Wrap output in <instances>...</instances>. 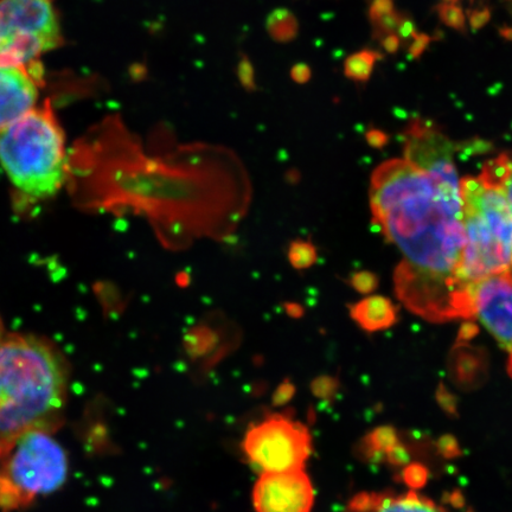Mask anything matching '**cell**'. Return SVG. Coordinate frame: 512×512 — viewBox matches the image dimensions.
I'll return each mask as SVG.
<instances>
[{
	"instance_id": "obj_1",
	"label": "cell",
	"mask_w": 512,
	"mask_h": 512,
	"mask_svg": "<svg viewBox=\"0 0 512 512\" xmlns=\"http://www.w3.org/2000/svg\"><path fill=\"white\" fill-rule=\"evenodd\" d=\"M373 224L402 255L394 290L414 315L431 323L476 317L475 287L459 277L465 247L460 181L390 159L371 175Z\"/></svg>"
},
{
	"instance_id": "obj_2",
	"label": "cell",
	"mask_w": 512,
	"mask_h": 512,
	"mask_svg": "<svg viewBox=\"0 0 512 512\" xmlns=\"http://www.w3.org/2000/svg\"><path fill=\"white\" fill-rule=\"evenodd\" d=\"M119 172L118 197L143 214L160 243L183 252L197 241H228L245 221L253 201L247 166L229 147L181 144L147 157L128 138Z\"/></svg>"
},
{
	"instance_id": "obj_3",
	"label": "cell",
	"mask_w": 512,
	"mask_h": 512,
	"mask_svg": "<svg viewBox=\"0 0 512 512\" xmlns=\"http://www.w3.org/2000/svg\"><path fill=\"white\" fill-rule=\"evenodd\" d=\"M68 382L67 361L53 343L0 335V457L24 434L59 430Z\"/></svg>"
},
{
	"instance_id": "obj_4",
	"label": "cell",
	"mask_w": 512,
	"mask_h": 512,
	"mask_svg": "<svg viewBox=\"0 0 512 512\" xmlns=\"http://www.w3.org/2000/svg\"><path fill=\"white\" fill-rule=\"evenodd\" d=\"M0 165L14 187L34 200H47L64 187L66 136L50 100L0 128Z\"/></svg>"
},
{
	"instance_id": "obj_5",
	"label": "cell",
	"mask_w": 512,
	"mask_h": 512,
	"mask_svg": "<svg viewBox=\"0 0 512 512\" xmlns=\"http://www.w3.org/2000/svg\"><path fill=\"white\" fill-rule=\"evenodd\" d=\"M465 247L459 277L473 288L503 278L512 285V209L507 197L482 178L460 181Z\"/></svg>"
},
{
	"instance_id": "obj_6",
	"label": "cell",
	"mask_w": 512,
	"mask_h": 512,
	"mask_svg": "<svg viewBox=\"0 0 512 512\" xmlns=\"http://www.w3.org/2000/svg\"><path fill=\"white\" fill-rule=\"evenodd\" d=\"M66 450L53 434L30 432L0 457V512H18L66 483Z\"/></svg>"
},
{
	"instance_id": "obj_7",
	"label": "cell",
	"mask_w": 512,
	"mask_h": 512,
	"mask_svg": "<svg viewBox=\"0 0 512 512\" xmlns=\"http://www.w3.org/2000/svg\"><path fill=\"white\" fill-rule=\"evenodd\" d=\"M63 43L55 0H0V63H34Z\"/></svg>"
},
{
	"instance_id": "obj_8",
	"label": "cell",
	"mask_w": 512,
	"mask_h": 512,
	"mask_svg": "<svg viewBox=\"0 0 512 512\" xmlns=\"http://www.w3.org/2000/svg\"><path fill=\"white\" fill-rule=\"evenodd\" d=\"M312 434L284 413L267 415L248 428L242 450L261 472L304 470L312 454Z\"/></svg>"
},
{
	"instance_id": "obj_9",
	"label": "cell",
	"mask_w": 512,
	"mask_h": 512,
	"mask_svg": "<svg viewBox=\"0 0 512 512\" xmlns=\"http://www.w3.org/2000/svg\"><path fill=\"white\" fill-rule=\"evenodd\" d=\"M241 343L242 331L238 323L215 311L185 330L182 350L197 379L204 380L232 356Z\"/></svg>"
},
{
	"instance_id": "obj_10",
	"label": "cell",
	"mask_w": 512,
	"mask_h": 512,
	"mask_svg": "<svg viewBox=\"0 0 512 512\" xmlns=\"http://www.w3.org/2000/svg\"><path fill=\"white\" fill-rule=\"evenodd\" d=\"M253 505L256 512H312L315 488L304 470L262 472Z\"/></svg>"
},
{
	"instance_id": "obj_11",
	"label": "cell",
	"mask_w": 512,
	"mask_h": 512,
	"mask_svg": "<svg viewBox=\"0 0 512 512\" xmlns=\"http://www.w3.org/2000/svg\"><path fill=\"white\" fill-rule=\"evenodd\" d=\"M43 87L40 61L0 63V128L15 123L37 107Z\"/></svg>"
},
{
	"instance_id": "obj_12",
	"label": "cell",
	"mask_w": 512,
	"mask_h": 512,
	"mask_svg": "<svg viewBox=\"0 0 512 512\" xmlns=\"http://www.w3.org/2000/svg\"><path fill=\"white\" fill-rule=\"evenodd\" d=\"M456 151L450 139L428 121L416 119L405 133V159L418 168L446 178H458L453 163Z\"/></svg>"
},
{
	"instance_id": "obj_13",
	"label": "cell",
	"mask_w": 512,
	"mask_h": 512,
	"mask_svg": "<svg viewBox=\"0 0 512 512\" xmlns=\"http://www.w3.org/2000/svg\"><path fill=\"white\" fill-rule=\"evenodd\" d=\"M476 317L508 354L512 379V285L503 278H491L475 286Z\"/></svg>"
},
{
	"instance_id": "obj_14",
	"label": "cell",
	"mask_w": 512,
	"mask_h": 512,
	"mask_svg": "<svg viewBox=\"0 0 512 512\" xmlns=\"http://www.w3.org/2000/svg\"><path fill=\"white\" fill-rule=\"evenodd\" d=\"M344 512H444L437 504L414 492L405 495L362 492L351 499Z\"/></svg>"
},
{
	"instance_id": "obj_15",
	"label": "cell",
	"mask_w": 512,
	"mask_h": 512,
	"mask_svg": "<svg viewBox=\"0 0 512 512\" xmlns=\"http://www.w3.org/2000/svg\"><path fill=\"white\" fill-rule=\"evenodd\" d=\"M349 315L363 331L379 332L398 322V307L382 296H370L349 306Z\"/></svg>"
},
{
	"instance_id": "obj_16",
	"label": "cell",
	"mask_w": 512,
	"mask_h": 512,
	"mask_svg": "<svg viewBox=\"0 0 512 512\" xmlns=\"http://www.w3.org/2000/svg\"><path fill=\"white\" fill-rule=\"evenodd\" d=\"M485 183L494 185L507 197L512 209V153H502L484 165L482 175Z\"/></svg>"
},
{
	"instance_id": "obj_17",
	"label": "cell",
	"mask_w": 512,
	"mask_h": 512,
	"mask_svg": "<svg viewBox=\"0 0 512 512\" xmlns=\"http://www.w3.org/2000/svg\"><path fill=\"white\" fill-rule=\"evenodd\" d=\"M381 55L375 50L363 49L351 54L344 62V75L351 81L364 83L373 75Z\"/></svg>"
},
{
	"instance_id": "obj_18",
	"label": "cell",
	"mask_w": 512,
	"mask_h": 512,
	"mask_svg": "<svg viewBox=\"0 0 512 512\" xmlns=\"http://www.w3.org/2000/svg\"><path fill=\"white\" fill-rule=\"evenodd\" d=\"M266 30L274 41L287 43L294 40L299 32V23L290 10H274L267 18Z\"/></svg>"
},
{
	"instance_id": "obj_19",
	"label": "cell",
	"mask_w": 512,
	"mask_h": 512,
	"mask_svg": "<svg viewBox=\"0 0 512 512\" xmlns=\"http://www.w3.org/2000/svg\"><path fill=\"white\" fill-rule=\"evenodd\" d=\"M287 260L296 271L310 270L319 260L318 249L311 240L294 239L287 247Z\"/></svg>"
},
{
	"instance_id": "obj_20",
	"label": "cell",
	"mask_w": 512,
	"mask_h": 512,
	"mask_svg": "<svg viewBox=\"0 0 512 512\" xmlns=\"http://www.w3.org/2000/svg\"><path fill=\"white\" fill-rule=\"evenodd\" d=\"M310 392L317 400L332 403L341 392V380L334 375H319L311 381Z\"/></svg>"
},
{
	"instance_id": "obj_21",
	"label": "cell",
	"mask_w": 512,
	"mask_h": 512,
	"mask_svg": "<svg viewBox=\"0 0 512 512\" xmlns=\"http://www.w3.org/2000/svg\"><path fill=\"white\" fill-rule=\"evenodd\" d=\"M438 16L448 28L463 31L466 27V18L462 8L456 4L444 3L438 5Z\"/></svg>"
},
{
	"instance_id": "obj_22",
	"label": "cell",
	"mask_w": 512,
	"mask_h": 512,
	"mask_svg": "<svg viewBox=\"0 0 512 512\" xmlns=\"http://www.w3.org/2000/svg\"><path fill=\"white\" fill-rule=\"evenodd\" d=\"M379 278L373 272L369 271H358L352 273L349 277L348 284L354 288V290L361 294L373 293L377 287H379Z\"/></svg>"
},
{
	"instance_id": "obj_23",
	"label": "cell",
	"mask_w": 512,
	"mask_h": 512,
	"mask_svg": "<svg viewBox=\"0 0 512 512\" xmlns=\"http://www.w3.org/2000/svg\"><path fill=\"white\" fill-rule=\"evenodd\" d=\"M297 387L290 379H285L278 384L272 395L273 407L281 408L290 403L296 396Z\"/></svg>"
},
{
	"instance_id": "obj_24",
	"label": "cell",
	"mask_w": 512,
	"mask_h": 512,
	"mask_svg": "<svg viewBox=\"0 0 512 512\" xmlns=\"http://www.w3.org/2000/svg\"><path fill=\"white\" fill-rule=\"evenodd\" d=\"M238 78L241 86L248 92H252L255 89V72L254 67L248 57L243 56L238 64Z\"/></svg>"
},
{
	"instance_id": "obj_25",
	"label": "cell",
	"mask_w": 512,
	"mask_h": 512,
	"mask_svg": "<svg viewBox=\"0 0 512 512\" xmlns=\"http://www.w3.org/2000/svg\"><path fill=\"white\" fill-rule=\"evenodd\" d=\"M312 78V70L305 63H297L291 69V79L298 85H305Z\"/></svg>"
},
{
	"instance_id": "obj_26",
	"label": "cell",
	"mask_w": 512,
	"mask_h": 512,
	"mask_svg": "<svg viewBox=\"0 0 512 512\" xmlns=\"http://www.w3.org/2000/svg\"><path fill=\"white\" fill-rule=\"evenodd\" d=\"M428 43H430V37L420 34L409 46V54L413 57H419L428 47Z\"/></svg>"
},
{
	"instance_id": "obj_27",
	"label": "cell",
	"mask_w": 512,
	"mask_h": 512,
	"mask_svg": "<svg viewBox=\"0 0 512 512\" xmlns=\"http://www.w3.org/2000/svg\"><path fill=\"white\" fill-rule=\"evenodd\" d=\"M388 140L387 134L380 130H370L367 133V142L376 149H382L384 145L388 144Z\"/></svg>"
},
{
	"instance_id": "obj_28",
	"label": "cell",
	"mask_w": 512,
	"mask_h": 512,
	"mask_svg": "<svg viewBox=\"0 0 512 512\" xmlns=\"http://www.w3.org/2000/svg\"><path fill=\"white\" fill-rule=\"evenodd\" d=\"M490 12L488 10H478L471 12L470 21L472 28L479 29L489 22Z\"/></svg>"
},
{
	"instance_id": "obj_29",
	"label": "cell",
	"mask_w": 512,
	"mask_h": 512,
	"mask_svg": "<svg viewBox=\"0 0 512 512\" xmlns=\"http://www.w3.org/2000/svg\"><path fill=\"white\" fill-rule=\"evenodd\" d=\"M284 310L286 315L292 319H300L305 315L304 306L299 303L287 302L284 304Z\"/></svg>"
},
{
	"instance_id": "obj_30",
	"label": "cell",
	"mask_w": 512,
	"mask_h": 512,
	"mask_svg": "<svg viewBox=\"0 0 512 512\" xmlns=\"http://www.w3.org/2000/svg\"><path fill=\"white\" fill-rule=\"evenodd\" d=\"M381 46L384 50L388 51L390 54L396 53L401 46L400 38L396 35H390L384 37L383 40L380 41Z\"/></svg>"
},
{
	"instance_id": "obj_31",
	"label": "cell",
	"mask_w": 512,
	"mask_h": 512,
	"mask_svg": "<svg viewBox=\"0 0 512 512\" xmlns=\"http://www.w3.org/2000/svg\"><path fill=\"white\" fill-rule=\"evenodd\" d=\"M458 0H446V3L456 4Z\"/></svg>"
}]
</instances>
